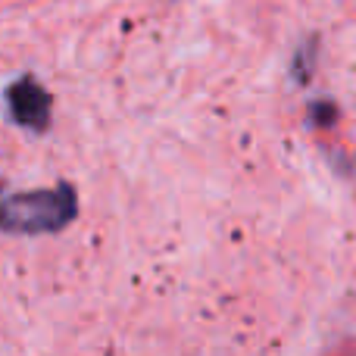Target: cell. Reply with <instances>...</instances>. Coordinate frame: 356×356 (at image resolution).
<instances>
[{"mask_svg": "<svg viewBox=\"0 0 356 356\" xmlns=\"http://www.w3.org/2000/svg\"><path fill=\"white\" fill-rule=\"evenodd\" d=\"M79 213L75 191L69 184H60L54 191H25L13 194L3 203V228L19 234H44L60 232Z\"/></svg>", "mask_w": 356, "mask_h": 356, "instance_id": "1", "label": "cell"}, {"mask_svg": "<svg viewBox=\"0 0 356 356\" xmlns=\"http://www.w3.org/2000/svg\"><path fill=\"white\" fill-rule=\"evenodd\" d=\"M6 100H10L13 119H16L22 129H31V131L47 129V122H50V94L44 91L38 81L19 79L16 85H10Z\"/></svg>", "mask_w": 356, "mask_h": 356, "instance_id": "2", "label": "cell"}]
</instances>
